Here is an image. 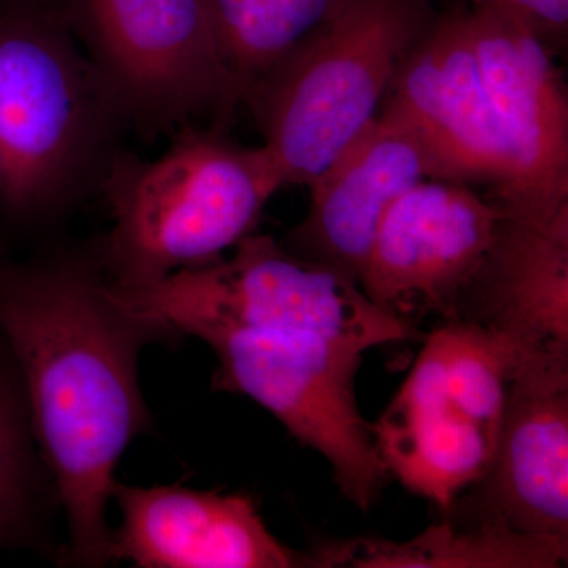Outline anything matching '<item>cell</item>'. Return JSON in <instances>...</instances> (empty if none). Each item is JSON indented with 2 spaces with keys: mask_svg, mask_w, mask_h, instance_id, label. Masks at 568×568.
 <instances>
[{
  "mask_svg": "<svg viewBox=\"0 0 568 568\" xmlns=\"http://www.w3.org/2000/svg\"><path fill=\"white\" fill-rule=\"evenodd\" d=\"M0 338L58 487L67 525L59 564L108 566L115 469L152 426L140 355L160 336L114 297L93 248L0 260Z\"/></svg>",
  "mask_w": 568,
  "mask_h": 568,
  "instance_id": "1",
  "label": "cell"
},
{
  "mask_svg": "<svg viewBox=\"0 0 568 568\" xmlns=\"http://www.w3.org/2000/svg\"><path fill=\"white\" fill-rule=\"evenodd\" d=\"M129 129L61 0H0V223L63 222L102 192Z\"/></svg>",
  "mask_w": 568,
  "mask_h": 568,
  "instance_id": "2",
  "label": "cell"
},
{
  "mask_svg": "<svg viewBox=\"0 0 568 568\" xmlns=\"http://www.w3.org/2000/svg\"><path fill=\"white\" fill-rule=\"evenodd\" d=\"M283 186L263 145L245 148L215 126H182L156 159L122 152L112 164L100 192L112 219L100 261L121 286L212 263L254 233Z\"/></svg>",
  "mask_w": 568,
  "mask_h": 568,
  "instance_id": "3",
  "label": "cell"
},
{
  "mask_svg": "<svg viewBox=\"0 0 568 568\" xmlns=\"http://www.w3.org/2000/svg\"><path fill=\"white\" fill-rule=\"evenodd\" d=\"M433 21L428 0H338L246 92L286 185L308 186L376 118Z\"/></svg>",
  "mask_w": 568,
  "mask_h": 568,
  "instance_id": "4",
  "label": "cell"
},
{
  "mask_svg": "<svg viewBox=\"0 0 568 568\" xmlns=\"http://www.w3.org/2000/svg\"><path fill=\"white\" fill-rule=\"evenodd\" d=\"M230 257L182 268L112 294L160 339L231 331L306 332L366 351L424 338L417 325L377 306L354 278L305 260L265 234H250Z\"/></svg>",
  "mask_w": 568,
  "mask_h": 568,
  "instance_id": "5",
  "label": "cell"
},
{
  "mask_svg": "<svg viewBox=\"0 0 568 568\" xmlns=\"http://www.w3.org/2000/svg\"><path fill=\"white\" fill-rule=\"evenodd\" d=\"M67 20L121 102L156 136L222 129L242 103L203 0H61Z\"/></svg>",
  "mask_w": 568,
  "mask_h": 568,
  "instance_id": "6",
  "label": "cell"
},
{
  "mask_svg": "<svg viewBox=\"0 0 568 568\" xmlns=\"http://www.w3.org/2000/svg\"><path fill=\"white\" fill-rule=\"evenodd\" d=\"M216 357L213 388L244 395L332 467L346 500L368 511L388 481L355 376L365 351L306 332L231 331L204 339Z\"/></svg>",
  "mask_w": 568,
  "mask_h": 568,
  "instance_id": "7",
  "label": "cell"
},
{
  "mask_svg": "<svg viewBox=\"0 0 568 568\" xmlns=\"http://www.w3.org/2000/svg\"><path fill=\"white\" fill-rule=\"evenodd\" d=\"M489 102L508 153L504 211L551 222L568 213V93L549 44L515 14L466 10Z\"/></svg>",
  "mask_w": 568,
  "mask_h": 568,
  "instance_id": "8",
  "label": "cell"
},
{
  "mask_svg": "<svg viewBox=\"0 0 568 568\" xmlns=\"http://www.w3.org/2000/svg\"><path fill=\"white\" fill-rule=\"evenodd\" d=\"M503 216V205L466 183L420 182L384 216L358 284L384 312L407 323L426 316L455 321Z\"/></svg>",
  "mask_w": 568,
  "mask_h": 568,
  "instance_id": "9",
  "label": "cell"
},
{
  "mask_svg": "<svg viewBox=\"0 0 568 568\" xmlns=\"http://www.w3.org/2000/svg\"><path fill=\"white\" fill-rule=\"evenodd\" d=\"M444 517L568 544V353L532 351L508 384L485 476Z\"/></svg>",
  "mask_w": 568,
  "mask_h": 568,
  "instance_id": "10",
  "label": "cell"
},
{
  "mask_svg": "<svg viewBox=\"0 0 568 568\" xmlns=\"http://www.w3.org/2000/svg\"><path fill=\"white\" fill-rule=\"evenodd\" d=\"M428 179H444L439 164L413 125L383 104L306 186L308 211L283 245L358 282L384 216Z\"/></svg>",
  "mask_w": 568,
  "mask_h": 568,
  "instance_id": "11",
  "label": "cell"
},
{
  "mask_svg": "<svg viewBox=\"0 0 568 568\" xmlns=\"http://www.w3.org/2000/svg\"><path fill=\"white\" fill-rule=\"evenodd\" d=\"M384 100L420 134L446 181L487 182L493 197L510 164L467 26L466 10L435 20L414 44Z\"/></svg>",
  "mask_w": 568,
  "mask_h": 568,
  "instance_id": "12",
  "label": "cell"
},
{
  "mask_svg": "<svg viewBox=\"0 0 568 568\" xmlns=\"http://www.w3.org/2000/svg\"><path fill=\"white\" fill-rule=\"evenodd\" d=\"M111 503L122 515L112 560L140 568L313 567L312 555L278 540L242 493L115 480Z\"/></svg>",
  "mask_w": 568,
  "mask_h": 568,
  "instance_id": "13",
  "label": "cell"
},
{
  "mask_svg": "<svg viewBox=\"0 0 568 568\" xmlns=\"http://www.w3.org/2000/svg\"><path fill=\"white\" fill-rule=\"evenodd\" d=\"M455 321L529 349L568 351V213L534 222L504 211Z\"/></svg>",
  "mask_w": 568,
  "mask_h": 568,
  "instance_id": "14",
  "label": "cell"
},
{
  "mask_svg": "<svg viewBox=\"0 0 568 568\" xmlns=\"http://www.w3.org/2000/svg\"><path fill=\"white\" fill-rule=\"evenodd\" d=\"M372 428L388 476L443 514L485 476L496 446L420 354Z\"/></svg>",
  "mask_w": 568,
  "mask_h": 568,
  "instance_id": "15",
  "label": "cell"
},
{
  "mask_svg": "<svg viewBox=\"0 0 568 568\" xmlns=\"http://www.w3.org/2000/svg\"><path fill=\"white\" fill-rule=\"evenodd\" d=\"M310 555L317 568H556L566 566L568 544L446 518L409 540L351 538L328 541Z\"/></svg>",
  "mask_w": 568,
  "mask_h": 568,
  "instance_id": "16",
  "label": "cell"
},
{
  "mask_svg": "<svg viewBox=\"0 0 568 568\" xmlns=\"http://www.w3.org/2000/svg\"><path fill=\"white\" fill-rule=\"evenodd\" d=\"M58 487L33 433L17 365L0 338V549H22L61 560L55 519Z\"/></svg>",
  "mask_w": 568,
  "mask_h": 568,
  "instance_id": "17",
  "label": "cell"
},
{
  "mask_svg": "<svg viewBox=\"0 0 568 568\" xmlns=\"http://www.w3.org/2000/svg\"><path fill=\"white\" fill-rule=\"evenodd\" d=\"M241 99L338 0H203Z\"/></svg>",
  "mask_w": 568,
  "mask_h": 568,
  "instance_id": "18",
  "label": "cell"
},
{
  "mask_svg": "<svg viewBox=\"0 0 568 568\" xmlns=\"http://www.w3.org/2000/svg\"><path fill=\"white\" fill-rule=\"evenodd\" d=\"M528 22L547 43L562 39L568 28V0H476Z\"/></svg>",
  "mask_w": 568,
  "mask_h": 568,
  "instance_id": "19",
  "label": "cell"
}]
</instances>
